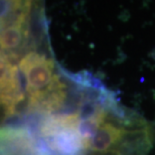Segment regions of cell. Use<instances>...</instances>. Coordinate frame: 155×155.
<instances>
[{"label":"cell","mask_w":155,"mask_h":155,"mask_svg":"<svg viewBox=\"0 0 155 155\" xmlns=\"http://www.w3.org/2000/svg\"><path fill=\"white\" fill-rule=\"evenodd\" d=\"M27 17L28 13L22 12L13 22L1 27V54L15 58L14 51L20 48L28 35L26 29Z\"/></svg>","instance_id":"cell-5"},{"label":"cell","mask_w":155,"mask_h":155,"mask_svg":"<svg viewBox=\"0 0 155 155\" xmlns=\"http://www.w3.org/2000/svg\"><path fill=\"white\" fill-rule=\"evenodd\" d=\"M18 68L25 81L26 106L30 114L52 115L66 105L68 87L54 72L51 58L38 51H29L18 61Z\"/></svg>","instance_id":"cell-2"},{"label":"cell","mask_w":155,"mask_h":155,"mask_svg":"<svg viewBox=\"0 0 155 155\" xmlns=\"http://www.w3.org/2000/svg\"><path fill=\"white\" fill-rule=\"evenodd\" d=\"M79 86L76 112L82 155H147L154 128L141 115L121 106L100 82L75 76Z\"/></svg>","instance_id":"cell-1"},{"label":"cell","mask_w":155,"mask_h":155,"mask_svg":"<svg viewBox=\"0 0 155 155\" xmlns=\"http://www.w3.org/2000/svg\"><path fill=\"white\" fill-rule=\"evenodd\" d=\"M1 155H52L38 134L25 126L1 129Z\"/></svg>","instance_id":"cell-3"},{"label":"cell","mask_w":155,"mask_h":155,"mask_svg":"<svg viewBox=\"0 0 155 155\" xmlns=\"http://www.w3.org/2000/svg\"><path fill=\"white\" fill-rule=\"evenodd\" d=\"M14 60L1 54V107L5 118L14 116L24 100L20 71Z\"/></svg>","instance_id":"cell-4"}]
</instances>
